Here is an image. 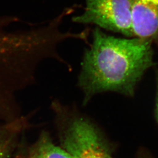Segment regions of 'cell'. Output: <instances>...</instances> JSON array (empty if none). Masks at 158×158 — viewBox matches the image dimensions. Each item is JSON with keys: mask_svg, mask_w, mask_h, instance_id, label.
Returning <instances> with one entry per match:
<instances>
[{"mask_svg": "<svg viewBox=\"0 0 158 158\" xmlns=\"http://www.w3.org/2000/svg\"><path fill=\"white\" fill-rule=\"evenodd\" d=\"M135 37L158 47V0H127Z\"/></svg>", "mask_w": 158, "mask_h": 158, "instance_id": "cell-4", "label": "cell"}, {"mask_svg": "<svg viewBox=\"0 0 158 158\" xmlns=\"http://www.w3.org/2000/svg\"><path fill=\"white\" fill-rule=\"evenodd\" d=\"M91 34L77 82L83 93L84 105L102 93L133 97L137 85L152 66V44L136 37L117 38L98 27Z\"/></svg>", "mask_w": 158, "mask_h": 158, "instance_id": "cell-1", "label": "cell"}, {"mask_svg": "<svg viewBox=\"0 0 158 158\" xmlns=\"http://www.w3.org/2000/svg\"><path fill=\"white\" fill-rule=\"evenodd\" d=\"M138 158H153L150 154L147 152L145 151H142L140 153Z\"/></svg>", "mask_w": 158, "mask_h": 158, "instance_id": "cell-8", "label": "cell"}, {"mask_svg": "<svg viewBox=\"0 0 158 158\" xmlns=\"http://www.w3.org/2000/svg\"><path fill=\"white\" fill-rule=\"evenodd\" d=\"M82 14L72 17L74 23L94 25L96 27L135 37L130 4L127 0H85Z\"/></svg>", "mask_w": 158, "mask_h": 158, "instance_id": "cell-2", "label": "cell"}, {"mask_svg": "<svg viewBox=\"0 0 158 158\" xmlns=\"http://www.w3.org/2000/svg\"><path fill=\"white\" fill-rule=\"evenodd\" d=\"M28 158H73L64 149L54 143L47 134L40 136L31 149Z\"/></svg>", "mask_w": 158, "mask_h": 158, "instance_id": "cell-6", "label": "cell"}, {"mask_svg": "<svg viewBox=\"0 0 158 158\" xmlns=\"http://www.w3.org/2000/svg\"><path fill=\"white\" fill-rule=\"evenodd\" d=\"M20 121L15 119L0 124V158H11L21 130Z\"/></svg>", "mask_w": 158, "mask_h": 158, "instance_id": "cell-5", "label": "cell"}, {"mask_svg": "<svg viewBox=\"0 0 158 158\" xmlns=\"http://www.w3.org/2000/svg\"><path fill=\"white\" fill-rule=\"evenodd\" d=\"M156 117L158 123V72L156 75Z\"/></svg>", "mask_w": 158, "mask_h": 158, "instance_id": "cell-7", "label": "cell"}, {"mask_svg": "<svg viewBox=\"0 0 158 158\" xmlns=\"http://www.w3.org/2000/svg\"><path fill=\"white\" fill-rule=\"evenodd\" d=\"M64 131L63 148L73 158H114L100 131L90 121L76 116Z\"/></svg>", "mask_w": 158, "mask_h": 158, "instance_id": "cell-3", "label": "cell"}]
</instances>
